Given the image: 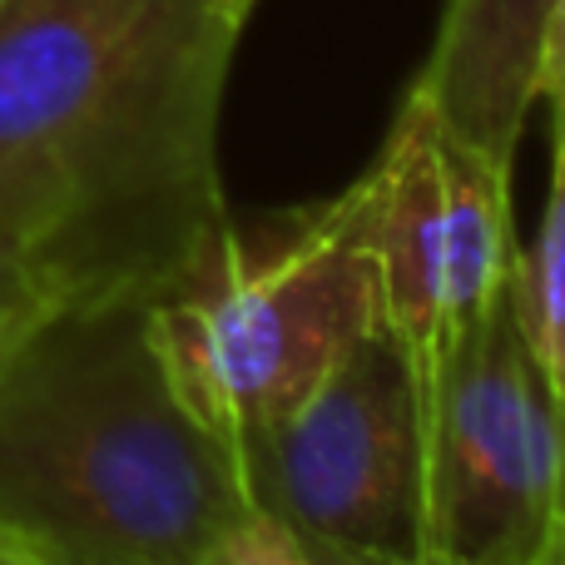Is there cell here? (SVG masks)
<instances>
[{"mask_svg": "<svg viewBox=\"0 0 565 565\" xmlns=\"http://www.w3.org/2000/svg\"><path fill=\"white\" fill-rule=\"evenodd\" d=\"M254 6L0 0V244L60 298H159L228 214L218 115Z\"/></svg>", "mask_w": 565, "mask_h": 565, "instance_id": "6da1fadb", "label": "cell"}, {"mask_svg": "<svg viewBox=\"0 0 565 565\" xmlns=\"http://www.w3.org/2000/svg\"><path fill=\"white\" fill-rule=\"evenodd\" d=\"M258 507L179 397L149 292L60 298L0 362V541L40 565H228Z\"/></svg>", "mask_w": 565, "mask_h": 565, "instance_id": "7a4b0ae2", "label": "cell"}, {"mask_svg": "<svg viewBox=\"0 0 565 565\" xmlns=\"http://www.w3.org/2000/svg\"><path fill=\"white\" fill-rule=\"evenodd\" d=\"M377 328L362 184L288 214H224L154 298L179 397L228 441L302 402Z\"/></svg>", "mask_w": 565, "mask_h": 565, "instance_id": "3957f363", "label": "cell"}, {"mask_svg": "<svg viewBox=\"0 0 565 565\" xmlns=\"http://www.w3.org/2000/svg\"><path fill=\"white\" fill-rule=\"evenodd\" d=\"M507 174L407 89L387 145L358 179L377 328L407 367L417 431L447 367L507 292L516 258Z\"/></svg>", "mask_w": 565, "mask_h": 565, "instance_id": "277c9868", "label": "cell"}, {"mask_svg": "<svg viewBox=\"0 0 565 565\" xmlns=\"http://www.w3.org/2000/svg\"><path fill=\"white\" fill-rule=\"evenodd\" d=\"M422 556L551 565L565 521V417L507 292L447 367L417 431Z\"/></svg>", "mask_w": 565, "mask_h": 565, "instance_id": "5b68a950", "label": "cell"}, {"mask_svg": "<svg viewBox=\"0 0 565 565\" xmlns=\"http://www.w3.org/2000/svg\"><path fill=\"white\" fill-rule=\"evenodd\" d=\"M248 501L312 551H417V412L382 328L268 427L234 441Z\"/></svg>", "mask_w": 565, "mask_h": 565, "instance_id": "8992f818", "label": "cell"}, {"mask_svg": "<svg viewBox=\"0 0 565 565\" xmlns=\"http://www.w3.org/2000/svg\"><path fill=\"white\" fill-rule=\"evenodd\" d=\"M546 15L551 0H447L437 45L412 79L431 115L497 169H511L536 105Z\"/></svg>", "mask_w": 565, "mask_h": 565, "instance_id": "52a82bcc", "label": "cell"}, {"mask_svg": "<svg viewBox=\"0 0 565 565\" xmlns=\"http://www.w3.org/2000/svg\"><path fill=\"white\" fill-rule=\"evenodd\" d=\"M511 298L516 322L565 417V129L556 125L551 139V194L541 209L536 244L511 258Z\"/></svg>", "mask_w": 565, "mask_h": 565, "instance_id": "ba28073f", "label": "cell"}, {"mask_svg": "<svg viewBox=\"0 0 565 565\" xmlns=\"http://www.w3.org/2000/svg\"><path fill=\"white\" fill-rule=\"evenodd\" d=\"M50 302H60V292L50 288L15 248L0 244V362H6V352L20 342V332H25Z\"/></svg>", "mask_w": 565, "mask_h": 565, "instance_id": "9c48e42d", "label": "cell"}, {"mask_svg": "<svg viewBox=\"0 0 565 565\" xmlns=\"http://www.w3.org/2000/svg\"><path fill=\"white\" fill-rule=\"evenodd\" d=\"M228 565H328V561H322L312 546H302L288 526H278L274 516L258 511V516L248 521V531L238 536Z\"/></svg>", "mask_w": 565, "mask_h": 565, "instance_id": "30bf717a", "label": "cell"}, {"mask_svg": "<svg viewBox=\"0 0 565 565\" xmlns=\"http://www.w3.org/2000/svg\"><path fill=\"white\" fill-rule=\"evenodd\" d=\"M536 99H546L551 109H561V105H565V0H551L546 30H541Z\"/></svg>", "mask_w": 565, "mask_h": 565, "instance_id": "8fae6325", "label": "cell"}, {"mask_svg": "<svg viewBox=\"0 0 565 565\" xmlns=\"http://www.w3.org/2000/svg\"><path fill=\"white\" fill-rule=\"evenodd\" d=\"M328 565H461L441 556H422V551H318Z\"/></svg>", "mask_w": 565, "mask_h": 565, "instance_id": "7c38bea8", "label": "cell"}, {"mask_svg": "<svg viewBox=\"0 0 565 565\" xmlns=\"http://www.w3.org/2000/svg\"><path fill=\"white\" fill-rule=\"evenodd\" d=\"M0 565H40L35 556H25V551H15V546H6L0 541Z\"/></svg>", "mask_w": 565, "mask_h": 565, "instance_id": "4fadbf2b", "label": "cell"}, {"mask_svg": "<svg viewBox=\"0 0 565 565\" xmlns=\"http://www.w3.org/2000/svg\"><path fill=\"white\" fill-rule=\"evenodd\" d=\"M551 565H565V521H561V541H556V561Z\"/></svg>", "mask_w": 565, "mask_h": 565, "instance_id": "5bb4252c", "label": "cell"}, {"mask_svg": "<svg viewBox=\"0 0 565 565\" xmlns=\"http://www.w3.org/2000/svg\"><path fill=\"white\" fill-rule=\"evenodd\" d=\"M551 119H556V125L565 129V105H561V109H551Z\"/></svg>", "mask_w": 565, "mask_h": 565, "instance_id": "9a60e30c", "label": "cell"}]
</instances>
